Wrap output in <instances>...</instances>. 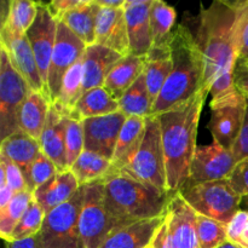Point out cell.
<instances>
[{"instance_id": "3", "label": "cell", "mask_w": 248, "mask_h": 248, "mask_svg": "<svg viewBox=\"0 0 248 248\" xmlns=\"http://www.w3.org/2000/svg\"><path fill=\"white\" fill-rule=\"evenodd\" d=\"M171 51L173 68L153 107L152 115H159L186 103L207 89L205 57L188 27L179 24L173 31Z\"/></svg>"}, {"instance_id": "1", "label": "cell", "mask_w": 248, "mask_h": 248, "mask_svg": "<svg viewBox=\"0 0 248 248\" xmlns=\"http://www.w3.org/2000/svg\"><path fill=\"white\" fill-rule=\"evenodd\" d=\"M246 0H217L201 6L195 40L206 62V86L224 74L234 73L240 55L242 15Z\"/></svg>"}, {"instance_id": "45", "label": "cell", "mask_w": 248, "mask_h": 248, "mask_svg": "<svg viewBox=\"0 0 248 248\" xmlns=\"http://www.w3.org/2000/svg\"><path fill=\"white\" fill-rule=\"evenodd\" d=\"M85 0H53L48 2L47 7L56 19H60L65 12L84 4Z\"/></svg>"}, {"instance_id": "52", "label": "cell", "mask_w": 248, "mask_h": 248, "mask_svg": "<svg viewBox=\"0 0 248 248\" xmlns=\"http://www.w3.org/2000/svg\"><path fill=\"white\" fill-rule=\"evenodd\" d=\"M218 248H241V247L237 246V245H235V244H232V242L227 241V242H224L222 246H219Z\"/></svg>"}, {"instance_id": "50", "label": "cell", "mask_w": 248, "mask_h": 248, "mask_svg": "<svg viewBox=\"0 0 248 248\" xmlns=\"http://www.w3.org/2000/svg\"><path fill=\"white\" fill-rule=\"evenodd\" d=\"M98 6L107 7V9H120L124 7L125 0H94Z\"/></svg>"}, {"instance_id": "27", "label": "cell", "mask_w": 248, "mask_h": 248, "mask_svg": "<svg viewBox=\"0 0 248 248\" xmlns=\"http://www.w3.org/2000/svg\"><path fill=\"white\" fill-rule=\"evenodd\" d=\"M99 6L94 0H85L84 4L65 12L58 21L63 22L86 46L96 44V23Z\"/></svg>"}, {"instance_id": "54", "label": "cell", "mask_w": 248, "mask_h": 248, "mask_svg": "<svg viewBox=\"0 0 248 248\" xmlns=\"http://www.w3.org/2000/svg\"><path fill=\"white\" fill-rule=\"evenodd\" d=\"M148 248H154V247H153V246H152V245H150V246H149V247H148Z\"/></svg>"}, {"instance_id": "21", "label": "cell", "mask_w": 248, "mask_h": 248, "mask_svg": "<svg viewBox=\"0 0 248 248\" xmlns=\"http://www.w3.org/2000/svg\"><path fill=\"white\" fill-rule=\"evenodd\" d=\"M166 215L138 220L115 230L99 248H148L154 241Z\"/></svg>"}, {"instance_id": "12", "label": "cell", "mask_w": 248, "mask_h": 248, "mask_svg": "<svg viewBox=\"0 0 248 248\" xmlns=\"http://www.w3.org/2000/svg\"><path fill=\"white\" fill-rule=\"evenodd\" d=\"M27 38L33 50L34 57L38 63L39 72L43 79L44 86L46 90V96L50 101V94L47 89L48 69L51 64L53 47L57 35V19L52 16L48 10L47 4L38 2V12L34 23L27 31ZM51 103V102H50Z\"/></svg>"}, {"instance_id": "17", "label": "cell", "mask_w": 248, "mask_h": 248, "mask_svg": "<svg viewBox=\"0 0 248 248\" xmlns=\"http://www.w3.org/2000/svg\"><path fill=\"white\" fill-rule=\"evenodd\" d=\"M96 44L106 46L121 56L130 55V39L124 7L107 9L99 6L96 23Z\"/></svg>"}, {"instance_id": "35", "label": "cell", "mask_w": 248, "mask_h": 248, "mask_svg": "<svg viewBox=\"0 0 248 248\" xmlns=\"http://www.w3.org/2000/svg\"><path fill=\"white\" fill-rule=\"evenodd\" d=\"M33 199V193L29 190L21 191L14 196L6 207L0 210V236L4 241H10L15 228L18 224Z\"/></svg>"}, {"instance_id": "36", "label": "cell", "mask_w": 248, "mask_h": 248, "mask_svg": "<svg viewBox=\"0 0 248 248\" xmlns=\"http://www.w3.org/2000/svg\"><path fill=\"white\" fill-rule=\"evenodd\" d=\"M200 248H218L228 241V225L196 213Z\"/></svg>"}, {"instance_id": "16", "label": "cell", "mask_w": 248, "mask_h": 248, "mask_svg": "<svg viewBox=\"0 0 248 248\" xmlns=\"http://www.w3.org/2000/svg\"><path fill=\"white\" fill-rule=\"evenodd\" d=\"M153 0H125L130 55L147 57L153 45L150 31V7Z\"/></svg>"}, {"instance_id": "15", "label": "cell", "mask_w": 248, "mask_h": 248, "mask_svg": "<svg viewBox=\"0 0 248 248\" xmlns=\"http://www.w3.org/2000/svg\"><path fill=\"white\" fill-rule=\"evenodd\" d=\"M127 116L120 110L109 115L97 116L82 120L85 150L113 160L116 143Z\"/></svg>"}, {"instance_id": "4", "label": "cell", "mask_w": 248, "mask_h": 248, "mask_svg": "<svg viewBox=\"0 0 248 248\" xmlns=\"http://www.w3.org/2000/svg\"><path fill=\"white\" fill-rule=\"evenodd\" d=\"M171 196L123 173H110L104 178L106 207L111 217L124 227L165 216Z\"/></svg>"}, {"instance_id": "51", "label": "cell", "mask_w": 248, "mask_h": 248, "mask_svg": "<svg viewBox=\"0 0 248 248\" xmlns=\"http://www.w3.org/2000/svg\"><path fill=\"white\" fill-rule=\"evenodd\" d=\"M241 210L248 211V196H242V200H241Z\"/></svg>"}, {"instance_id": "43", "label": "cell", "mask_w": 248, "mask_h": 248, "mask_svg": "<svg viewBox=\"0 0 248 248\" xmlns=\"http://www.w3.org/2000/svg\"><path fill=\"white\" fill-rule=\"evenodd\" d=\"M232 155H234L236 162L242 161V160L248 157V107L246 110V116H245L244 126L240 132L239 138H237L236 143L232 149Z\"/></svg>"}, {"instance_id": "22", "label": "cell", "mask_w": 248, "mask_h": 248, "mask_svg": "<svg viewBox=\"0 0 248 248\" xmlns=\"http://www.w3.org/2000/svg\"><path fill=\"white\" fill-rule=\"evenodd\" d=\"M80 186L70 170L58 172L50 181L36 188L33 193L34 200L43 208L45 215L69 201L79 190Z\"/></svg>"}, {"instance_id": "7", "label": "cell", "mask_w": 248, "mask_h": 248, "mask_svg": "<svg viewBox=\"0 0 248 248\" xmlns=\"http://www.w3.org/2000/svg\"><path fill=\"white\" fill-rule=\"evenodd\" d=\"M84 199L85 186H81L69 201L45 215L36 234L39 248H85L79 229Z\"/></svg>"}, {"instance_id": "47", "label": "cell", "mask_w": 248, "mask_h": 248, "mask_svg": "<svg viewBox=\"0 0 248 248\" xmlns=\"http://www.w3.org/2000/svg\"><path fill=\"white\" fill-rule=\"evenodd\" d=\"M248 62V0L245 2L244 15H242L241 26V40H240V55L239 60Z\"/></svg>"}, {"instance_id": "42", "label": "cell", "mask_w": 248, "mask_h": 248, "mask_svg": "<svg viewBox=\"0 0 248 248\" xmlns=\"http://www.w3.org/2000/svg\"><path fill=\"white\" fill-rule=\"evenodd\" d=\"M228 181L239 195L248 196V157L237 162Z\"/></svg>"}, {"instance_id": "33", "label": "cell", "mask_w": 248, "mask_h": 248, "mask_svg": "<svg viewBox=\"0 0 248 248\" xmlns=\"http://www.w3.org/2000/svg\"><path fill=\"white\" fill-rule=\"evenodd\" d=\"M176 10L161 0H153L150 7V31L153 45H162L171 40L176 22Z\"/></svg>"}, {"instance_id": "6", "label": "cell", "mask_w": 248, "mask_h": 248, "mask_svg": "<svg viewBox=\"0 0 248 248\" xmlns=\"http://www.w3.org/2000/svg\"><path fill=\"white\" fill-rule=\"evenodd\" d=\"M118 173H123L169 193L161 128L156 115L148 116L145 135L140 149L130 164Z\"/></svg>"}, {"instance_id": "19", "label": "cell", "mask_w": 248, "mask_h": 248, "mask_svg": "<svg viewBox=\"0 0 248 248\" xmlns=\"http://www.w3.org/2000/svg\"><path fill=\"white\" fill-rule=\"evenodd\" d=\"M123 57L120 53L98 44L87 46L82 56V92L103 87L110 70Z\"/></svg>"}, {"instance_id": "28", "label": "cell", "mask_w": 248, "mask_h": 248, "mask_svg": "<svg viewBox=\"0 0 248 248\" xmlns=\"http://www.w3.org/2000/svg\"><path fill=\"white\" fill-rule=\"evenodd\" d=\"M40 152L39 140H34L22 131L6 137L0 144V155L7 157L10 161L17 165L22 172L31 166Z\"/></svg>"}, {"instance_id": "9", "label": "cell", "mask_w": 248, "mask_h": 248, "mask_svg": "<svg viewBox=\"0 0 248 248\" xmlns=\"http://www.w3.org/2000/svg\"><path fill=\"white\" fill-rule=\"evenodd\" d=\"M33 90L16 70L0 46V136L1 140L19 132L18 113Z\"/></svg>"}, {"instance_id": "48", "label": "cell", "mask_w": 248, "mask_h": 248, "mask_svg": "<svg viewBox=\"0 0 248 248\" xmlns=\"http://www.w3.org/2000/svg\"><path fill=\"white\" fill-rule=\"evenodd\" d=\"M5 248H39L38 236L35 235L18 241H5Z\"/></svg>"}, {"instance_id": "44", "label": "cell", "mask_w": 248, "mask_h": 248, "mask_svg": "<svg viewBox=\"0 0 248 248\" xmlns=\"http://www.w3.org/2000/svg\"><path fill=\"white\" fill-rule=\"evenodd\" d=\"M234 84L237 91L248 96V63L237 61L234 69Z\"/></svg>"}, {"instance_id": "30", "label": "cell", "mask_w": 248, "mask_h": 248, "mask_svg": "<svg viewBox=\"0 0 248 248\" xmlns=\"http://www.w3.org/2000/svg\"><path fill=\"white\" fill-rule=\"evenodd\" d=\"M119 111V102L107 92L104 87L89 90L81 96L74 110V120H85L97 116L109 115Z\"/></svg>"}, {"instance_id": "13", "label": "cell", "mask_w": 248, "mask_h": 248, "mask_svg": "<svg viewBox=\"0 0 248 248\" xmlns=\"http://www.w3.org/2000/svg\"><path fill=\"white\" fill-rule=\"evenodd\" d=\"M0 46L6 50L12 65L24 78L31 89L46 96V90L39 72L38 63L34 57L27 34L18 33L9 27H0ZM48 99V98H47Z\"/></svg>"}, {"instance_id": "14", "label": "cell", "mask_w": 248, "mask_h": 248, "mask_svg": "<svg viewBox=\"0 0 248 248\" xmlns=\"http://www.w3.org/2000/svg\"><path fill=\"white\" fill-rule=\"evenodd\" d=\"M236 164L232 150L225 149L213 140L212 144L198 147L191 162L190 178L186 183H206L228 179Z\"/></svg>"}, {"instance_id": "32", "label": "cell", "mask_w": 248, "mask_h": 248, "mask_svg": "<svg viewBox=\"0 0 248 248\" xmlns=\"http://www.w3.org/2000/svg\"><path fill=\"white\" fill-rule=\"evenodd\" d=\"M119 110L125 114L127 118L152 116L153 103L149 91H148L144 73L121 97L119 101Z\"/></svg>"}, {"instance_id": "11", "label": "cell", "mask_w": 248, "mask_h": 248, "mask_svg": "<svg viewBox=\"0 0 248 248\" xmlns=\"http://www.w3.org/2000/svg\"><path fill=\"white\" fill-rule=\"evenodd\" d=\"M86 47L87 46L63 22L57 21V35L47 77L51 104L55 103L58 98L64 75L75 63L81 60Z\"/></svg>"}, {"instance_id": "31", "label": "cell", "mask_w": 248, "mask_h": 248, "mask_svg": "<svg viewBox=\"0 0 248 248\" xmlns=\"http://www.w3.org/2000/svg\"><path fill=\"white\" fill-rule=\"evenodd\" d=\"M69 170L80 186H87L106 178L110 173L111 161L96 153L84 150Z\"/></svg>"}, {"instance_id": "23", "label": "cell", "mask_w": 248, "mask_h": 248, "mask_svg": "<svg viewBox=\"0 0 248 248\" xmlns=\"http://www.w3.org/2000/svg\"><path fill=\"white\" fill-rule=\"evenodd\" d=\"M145 128H147V118H138V116L127 118L119 135L115 152L111 160L110 173H118L130 164L142 144Z\"/></svg>"}, {"instance_id": "49", "label": "cell", "mask_w": 248, "mask_h": 248, "mask_svg": "<svg viewBox=\"0 0 248 248\" xmlns=\"http://www.w3.org/2000/svg\"><path fill=\"white\" fill-rule=\"evenodd\" d=\"M16 194L6 186H0V210L6 207Z\"/></svg>"}, {"instance_id": "29", "label": "cell", "mask_w": 248, "mask_h": 248, "mask_svg": "<svg viewBox=\"0 0 248 248\" xmlns=\"http://www.w3.org/2000/svg\"><path fill=\"white\" fill-rule=\"evenodd\" d=\"M82 58L78 63H75L67 72L62 80L60 94L52 104L58 113L68 119H74V110L78 102L84 94L82 92Z\"/></svg>"}, {"instance_id": "46", "label": "cell", "mask_w": 248, "mask_h": 248, "mask_svg": "<svg viewBox=\"0 0 248 248\" xmlns=\"http://www.w3.org/2000/svg\"><path fill=\"white\" fill-rule=\"evenodd\" d=\"M152 246L154 248H177L173 241V237L171 235V232H170L169 223H167L166 218H165V222L160 227Z\"/></svg>"}, {"instance_id": "25", "label": "cell", "mask_w": 248, "mask_h": 248, "mask_svg": "<svg viewBox=\"0 0 248 248\" xmlns=\"http://www.w3.org/2000/svg\"><path fill=\"white\" fill-rule=\"evenodd\" d=\"M145 57L127 55L124 56L110 70L103 87L116 101H120L126 91L137 81L144 73Z\"/></svg>"}, {"instance_id": "18", "label": "cell", "mask_w": 248, "mask_h": 248, "mask_svg": "<svg viewBox=\"0 0 248 248\" xmlns=\"http://www.w3.org/2000/svg\"><path fill=\"white\" fill-rule=\"evenodd\" d=\"M166 220L177 248H200L196 228V212L179 193L173 194L170 199Z\"/></svg>"}, {"instance_id": "10", "label": "cell", "mask_w": 248, "mask_h": 248, "mask_svg": "<svg viewBox=\"0 0 248 248\" xmlns=\"http://www.w3.org/2000/svg\"><path fill=\"white\" fill-rule=\"evenodd\" d=\"M211 119L207 127L213 140L223 148L232 150L239 138L246 116V99L240 91L230 92L225 96L211 101Z\"/></svg>"}, {"instance_id": "38", "label": "cell", "mask_w": 248, "mask_h": 248, "mask_svg": "<svg viewBox=\"0 0 248 248\" xmlns=\"http://www.w3.org/2000/svg\"><path fill=\"white\" fill-rule=\"evenodd\" d=\"M57 173L58 170L55 166V164L46 155H44L40 152V154L31 162V166L23 172L24 178H26L27 189L31 193H34L36 188L45 184L46 182L50 181Z\"/></svg>"}, {"instance_id": "20", "label": "cell", "mask_w": 248, "mask_h": 248, "mask_svg": "<svg viewBox=\"0 0 248 248\" xmlns=\"http://www.w3.org/2000/svg\"><path fill=\"white\" fill-rule=\"evenodd\" d=\"M68 118L61 115L57 109L51 106L46 125L39 140L41 153L48 157L57 167L58 172L69 170L65 156V130Z\"/></svg>"}, {"instance_id": "2", "label": "cell", "mask_w": 248, "mask_h": 248, "mask_svg": "<svg viewBox=\"0 0 248 248\" xmlns=\"http://www.w3.org/2000/svg\"><path fill=\"white\" fill-rule=\"evenodd\" d=\"M208 93L210 91L203 89L186 103L156 115L166 160L167 189L171 195L178 193L190 178L191 162L198 149L199 121Z\"/></svg>"}, {"instance_id": "37", "label": "cell", "mask_w": 248, "mask_h": 248, "mask_svg": "<svg viewBox=\"0 0 248 248\" xmlns=\"http://www.w3.org/2000/svg\"><path fill=\"white\" fill-rule=\"evenodd\" d=\"M44 218H45V212L33 199L18 224L15 228L10 241H18V240L35 236L43 227Z\"/></svg>"}, {"instance_id": "26", "label": "cell", "mask_w": 248, "mask_h": 248, "mask_svg": "<svg viewBox=\"0 0 248 248\" xmlns=\"http://www.w3.org/2000/svg\"><path fill=\"white\" fill-rule=\"evenodd\" d=\"M52 104L40 92L31 91L18 113L19 131L39 140Z\"/></svg>"}, {"instance_id": "34", "label": "cell", "mask_w": 248, "mask_h": 248, "mask_svg": "<svg viewBox=\"0 0 248 248\" xmlns=\"http://www.w3.org/2000/svg\"><path fill=\"white\" fill-rule=\"evenodd\" d=\"M38 12V2L31 0H11L7 1V7L2 5L1 26L18 33H27L34 23Z\"/></svg>"}, {"instance_id": "24", "label": "cell", "mask_w": 248, "mask_h": 248, "mask_svg": "<svg viewBox=\"0 0 248 248\" xmlns=\"http://www.w3.org/2000/svg\"><path fill=\"white\" fill-rule=\"evenodd\" d=\"M172 68H173V61H172L171 40L170 43L162 44V45L152 46L145 57L144 75L153 107L165 82L169 79Z\"/></svg>"}, {"instance_id": "41", "label": "cell", "mask_w": 248, "mask_h": 248, "mask_svg": "<svg viewBox=\"0 0 248 248\" xmlns=\"http://www.w3.org/2000/svg\"><path fill=\"white\" fill-rule=\"evenodd\" d=\"M0 171L5 174V179H6V184L15 194H18L21 191L28 190L27 189L26 178L17 165L10 161L7 157L0 155Z\"/></svg>"}, {"instance_id": "40", "label": "cell", "mask_w": 248, "mask_h": 248, "mask_svg": "<svg viewBox=\"0 0 248 248\" xmlns=\"http://www.w3.org/2000/svg\"><path fill=\"white\" fill-rule=\"evenodd\" d=\"M228 241L248 248V211L240 210L228 224Z\"/></svg>"}, {"instance_id": "55", "label": "cell", "mask_w": 248, "mask_h": 248, "mask_svg": "<svg viewBox=\"0 0 248 248\" xmlns=\"http://www.w3.org/2000/svg\"><path fill=\"white\" fill-rule=\"evenodd\" d=\"M247 63H248V62H247Z\"/></svg>"}, {"instance_id": "5", "label": "cell", "mask_w": 248, "mask_h": 248, "mask_svg": "<svg viewBox=\"0 0 248 248\" xmlns=\"http://www.w3.org/2000/svg\"><path fill=\"white\" fill-rule=\"evenodd\" d=\"M196 213L228 225L241 210L242 196L228 179L206 183H186L178 191Z\"/></svg>"}, {"instance_id": "39", "label": "cell", "mask_w": 248, "mask_h": 248, "mask_svg": "<svg viewBox=\"0 0 248 248\" xmlns=\"http://www.w3.org/2000/svg\"><path fill=\"white\" fill-rule=\"evenodd\" d=\"M85 150L84 126L81 120L68 119L67 130H65V156H67L68 167L79 159Z\"/></svg>"}, {"instance_id": "53", "label": "cell", "mask_w": 248, "mask_h": 248, "mask_svg": "<svg viewBox=\"0 0 248 248\" xmlns=\"http://www.w3.org/2000/svg\"><path fill=\"white\" fill-rule=\"evenodd\" d=\"M245 99H246V106L248 107V96H245Z\"/></svg>"}, {"instance_id": "8", "label": "cell", "mask_w": 248, "mask_h": 248, "mask_svg": "<svg viewBox=\"0 0 248 248\" xmlns=\"http://www.w3.org/2000/svg\"><path fill=\"white\" fill-rule=\"evenodd\" d=\"M124 225L116 222L104 203V179L85 186V199L79 229L85 248H99L115 230Z\"/></svg>"}]
</instances>
